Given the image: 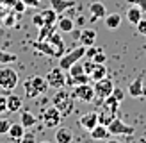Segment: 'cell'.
Segmentation results:
<instances>
[{
	"label": "cell",
	"instance_id": "cell-50",
	"mask_svg": "<svg viewBox=\"0 0 146 143\" xmlns=\"http://www.w3.org/2000/svg\"><path fill=\"white\" fill-rule=\"evenodd\" d=\"M39 143H50V141H48V140H43V141H39Z\"/></svg>",
	"mask_w": 146,
	"mask_h": 143
},
{
	"label": "cell",
	"instance_id": "cell-34",
	"mask_svg": "<svg viewBox=\"0 0 146 143\" xmlns=\"http://www.w3.org/2000/svg\"><path fill=\"white\" fill-rule=\"evenodd\" d=\"M91 59H93L94 63H96V64H105V61H107V55H105V52H104V50H98V52H96V54H94V55L91 57Z\"/></svg>",
	"mask_w": 146,
	"mask_h": 143
},
{
	"label": "cell",
	"instance_id": "cell-4",
	"mask_svg": "<svg viewBox=\"0 0 146 143\" xmlns=\"http://www.w3.org/2000/svg\"><path fill=\"white\" fill-rule=\"evenodd\" d=\"M73 97H75V100H80V102H84V104H89L94 100V88L89 84V82H86V84H77L75 88H73Z\"/></svg>",
	"mask_w": 146,
	"mask_h": 143
},
{
	"label": "cell",
	"instance_id": "cell-27",
	"mask_svg": "<svg viewBox=\"0 0 146 143\" xmlns=\"http://www.w3.org/2000/svg\"><path fill=\"white\" fill-rule=\"evenodd\" d=\"M55 25H52V23H43L41 27H39V34H38V41H45L50 34H52L54 31H55Z\"/></svg>",
	"mask_w": 146,
	"mask_h": 143
},
{
	"label": "cell",
	"instance_id": "cell-26",
	"mask_svg": "<svg viewBox=\"0 0 146 143\" xmlns=\"http://www.w3.org/2000/svg\"><path fill=\"white\" fill-rule=\"evenodd\" d=\"M34 48H36V50H39V52H43V54H48V55L55 57L54 47L50 45V43H48L46 39H45V41H36V43H34Z\"/></svg>",
	"mask_w": 146,
	"mask_h": 143
},
{
	"label": "cell",
	"instance_id": "cell-22",
	"mask_svg": "<svg viewBox=\"0 0 146 143\" xmlns=\"http://www.w3.org/2000/svg\"><path fill=\"white\" fill-rule=\"evenodd\" d=\"M109 129H107V125H102V124H98L96 127L91 131V138L93 140H107L109 138Z\"/></svg>",
	"mask_w": 146,
	"mask_h": 143
},
{
	"label": "cell",
	"instance_id": "cell-39",
	"mask_svg": "<svg viewBox=\"0 0 146 143\" xmlns=\"http://www.w3.org/2000/svg\"><path fill=\"white\" fill-rule=\"evenodd\" d=\"M82 64H84V72H86L87 75H89L91 72H93V68H94V64H96V63H94L93 59H87V61H86V63H82Z\"/></svg>",
	"mask_w": 146,
	"mask_h": 143
},
{
	"label": "cell",
	"instance_id": "cell-2",
	"mask_svg": "<svg viewBox=\"0 0 146 143\" xmlns=\"http://www.w3.org/2000/svg\"><path fill=\"white\" fill-rule=\"evenodd\" d=\"M82 57H86V47L84 45H78V47H75L73 50H70L68 54H62L59 57V66L64 72H68L71 64H75L77 61L82 59Z\"/></svg>",
	"mask_w": 146,
	"mask_h": 143
},
{
	"label": "cell",
	"instance_id": "cell-28",
	"mask_svg": "<svg viewBox=\"0 0 146 143\" xmlns=\"http://www.w3.org/2000/svg\"><path fill=\"white\" fill-rule=\"evenodd\" d=\"M16 61H18L16 54L5 52V50L0 48V64H11V63H16Z\"/></svg>",
	"mask_w": 146,
	"mask_h": 143
},
{
	"label": "cell",
	"instance_id": "cell-21",
	"mask_svg": "<svg viewBox=\"0 0 146 143\" xmlns=\"http://www.w3.org/2000/svg\"><path fill=\"white\" fill-rule=\"evenodd\" d=\"M25 134V127L21 125V124H11V127H9V131H7V136H9L11 140H14V141H20V138Z\"/></svg>",
	"mask_w": 146,
	"mask_h": 143
},
{
	"label": "cell",
	"instance_id": "cell-46",
	"mask_svg": "<svg viewBox=\"0 0 146 143\" xmlns=\"http://www.w3.org/2000/svg\"><path fill=\"white\" fill-rule=\"evenodd\" d=\"M2 2V5H9V7H13L14 4H16V0H0Z\"/></svg>",
	"mask_w": 146,
	"mask_h": 143
},
{
	"label": "cell",
	"instance_id": "cell-18",
	"mask_svg": "<svg viewBox=\"0 0 146 143\" xmlns=\"http://www.w3.org/2000/svg\"><path fill=\"white\" fill-rule=\"evenodd\" d=\"M121 25V14L119 13H111L105 16V27L109 31H116V29H119Z\"/></svg>",
	"mask_w": 146,
	"mask_h": 143
},
{
	"label": "cell",
	"instance_id": "cell-35",
	"mask_svg": "<svg viewBox=\"0 0 146 143\" xmlns=\"http://www.w3.org/2000/svg\"><path fill=\"white\" fill-rule=\"evenodd\" d=\"M9 127H11V122H9V120H7V118H0V136H2V134H7Z\"/></svg>",
	"mask_w": 146,
	"mask_h": 143
},
{
	"label": "cell",
	"instance_id": "cell-38",
	"mask_svg": "<svg viewBox=\"0 0 146 143\" xmlns=\"http://www.w3.org/2000/svg\"><path fill=\"white\" fill-rule=\"evenodd\" d=\"M112 95L116 97L121 102V100H125V91H123L121 88H118V86H114V90H112Z\"/></svg>",
	"mask_w": 146,
	"mask_h": 143
},
{
	"label": "cell",
	"instance_id": "cell-49",
	"mask_svg": "<svg viewBox=\"0 0 146 143\" xmlns=\"http://www.w3.org/2000/svg\"><path fill=\"white\" fill-rule=\"evenodd\" d=\"M4 16V9H2V2H0V18Z\"/></svg>",
	"mask_w": 146,
	"mask_h": 143
},
{
	"label": "cell",
	"instance_id": "cell-45",
	"mask_svg": "<svg viewBox=\"0 0 146 143\" xmlns=\"http://www.w3.org/2000/svg\"><path fill=\"white\" fill-rule=\"evenodd\" d=\"M4 23L7 25V27H11V25H14V14H9L5 20H4Z\"/></svg>",
	"mask_w": 146,
	"mask_h": 143
},
{
	"label": "cell",
	"instance_id": "cell-10",
	"mask_svg": "<svg viewBox=\"0 0 146 143\" xmlns=\"http://www.w3.org/2000/svg\"><path fill=\"white\" fill-rule=\"evenodd\" d=\"M46 41L54 47L55 57H61V55L64 54V41H62V38H61V34L57 32V29H55V31H54V32L46 38Z\"/></svg>",
	"mask_w": 146,
	"mask_h": 143
},
{
	"label": "cell",
	"instance_id": "cell-33",
	"mask_svg": "<svg viewBox=\"0 0 146 143\" xmlns=\"http://www.w3.org/2000/svg\"><path fill=\"white\" fill-rule=\"evenodd\" d=\"M68 72H70V77H77V75H82V74H86V72H84V64L80 63V61H77L75 64H71Z\"/></svg>",
	"mask_w": 146,
	"mask_h": 143
},
{
	"label": "cell",
	"instance_id": "cell-24",
	"mask_svg": "<svg viewBox=\"0 0 146 143\" xmlns=\"http://www.w3.org/2000/svg\"><path fill=\"white\" fill-rule=\"evenodd\" d=\"M21 104H23V102H21V98L18 95H9V97H7V111H9V113L20 111Z\"/></svg>",
	"mask_w": 146,
	"mask_h": 143
},
{
	"label": "cell",
	"instance_id": "cell-7",
	"mask_svg": "<svg viewBox=\"0 0 146 143\" xmlns=\"http://www.w3.org/2000/svg\"><path fill=\"white\" fill-rule=\"evenodd\" d=\"M109 132L111 134H116V136H132L134 134V127L132 125H127L123 120H119L118 116H116L111 124L107 125Z\"/></svg>",
	"mask_w": 146,
	"mask_h": 143
},
{
	"label": "cell",
	"instance_id": "cell-5",
	"mask_svg": "<svg viewBox=\"0 0 146 143\" xmlns=\"http://www.w3.org/2000/svg\"><path fill=\"white\" fill-rule=\"evenodd\" d=\"M46 81H48V86L50 88H55V90H61L66 86V75H64V70L61 66L57 68H52L46 74Z\"/></svg>",
	"mask_w": 146,
	"mask_h": 143
},
{
	"label": "cell",
	"instance_id": "cell-44",
	"mask_svg": "<svg viewBox=\"0 0 146 143\" xmlns=\"http://www.w3.org/2000/svg\"><path fill=\"white\" fill-rule=\"evenodd\" d=\"M23 2H25V5H27V7H39L41 0H23Z\"/></svg>",
	"mask_w": 146,
	"mask_h": 143
},
{
	"label": "cell",
	"instance_id": "cell-30",
	"mask_svg": "<svg viewBox=\"0 0 146 143\" xmlns=\"http://www.w3.org/2000/svg\"><path fill=\"white\" fill-rule=\"evenodd\" d=\"M119 100L118 98H116L114 95H109L107 98H104V106H107L109 107V109H112V111H116V113H118V107H119Z\"/></svg>",
	"mask_w": 146,
	"mask_h": 143
},
{
	"label": "cell",
	"instance_id": "cell-20",
	"mask_svg": "<svg viewBox=\"0 0 146 143\" xmlns=\"http://www.w3.org/2000/svg\"><path fill=\"white\" fill-rule=\"evenodd\" d=\"M20 124L23 125L25 129H31V127H34L36 124H38V118H36L31 111H21V114H20Z\"/></svg>",
	"mask_w": 146,
	"mask_h": 143
},
{
	"label": "cell",
	"instance_id": "cell-41",
	"mask_svg": "<svg viewBox=\"0 0 146 143\" xmlns=\"http://www.w3.org/2000/svg\"><path fill=\"white\" fill-rule=\"evenodd\" d=\"M135 27H137V32H139V34H144L146 36V18H143Z\"/></svg>",
	"mask_w": 146,
	"mask_h": 143
},
{
	"label": "cell",
	"instance_id": "cell-51",
	"mask_svg": "<svg viewBox=\"0 0 146 143\" xmlns=\"http://www.w3.org/2000/svg\"><path fill=\"white\" fill-rule=\"evenodd\" d=\"M139 143H146V140H141V141H139Z\"/></svg>",
	"mask_w": 146,
	"mask_h": 143
},
{
	"label": "cell",
	"instance_id": "cell-40",
	"mask_svg": "<svg viewBox=\"0 0 146 143\" xmlns=\"http://www.w3.org/2000/svg\"><path fill=\"white\" fill-rule=\"evenodd\" d=\"M25 7H27V5H25V2H23V0H16V4L13 5V9L16 11V13H20V14H21V13L25 11Z\"/></svg>",
	"mask_w": 146,
	"mask_h": 143
},
{
	"label": "cell",
	"instance_id": "cell-14",
	"mask_svg": "<svg viewBox=\"0 0 146 143\" xmlns=\"http://www.w3.org/2000/svg\"><path fill=\"white\" fill-rule=\"evenodd\" d=\"M75 4H77V0H50V5H52V9H54L57 14L66 13V11L71 9Z\"/></svg>",
	"mask_w": 146,
	"mask_h": 143
},
{
	"label": "cell",
	"instance_id": "cell-13",
	"mask_svg": "<svg viewBox=\"0 0 146 143\" xmlns=\"http://www.w3.org/2000/svg\"><path fill=\"white\" fill-rule=\"evenodd\" d=\"M78 43L84 47H91L94 45V41H96V31L94 29H84L82 32H78Z\"/></svg>",
	"mask_w": 146,
	"mask_h": 143
},
{
	"label": "cell",
	"instance_id": "cell-23",
	"mask_svg": "<svg viewBox=\"0 0 146 143\" xmlns=\"http://www.w3.org/2000/svg\"><path fill=\"white\" fill-rule=\"evenodd\" d=\"M107 74H109V70H107L105 64H94V68L89 74V77H91V81H100V79L107 77Z\"/></svg>",
	"mask_w": 146,
	"mask_h": 143
},
{
	"label": "cell",
	"instance_id": "cell-16",
	"mask_svg": "<svg viewBox=\"0 0 146 143\" xmlns=\"http://www.w3.org/2000/svg\"><path fill=\"white\" fill-rule=\"evenodd\" d=\"M116 111H112V109H109L107 106H104L102 107V111L98 113V124H102V125H109L111 122L116 118Z\"/></svg>",
	"mask_w": 146,
	"mask_h": 143
},
{
	"label": "cell",
	"instance_id": "cell-32",
	"mask_svg": "<svg viewBox=\"0 0 146 143\" xmlns=\"http://www.w3.org/2000/svg\"><path fill=\"white\" fill-rule=\"evenodd\" d=\"M23 88H25V97H27V98H36V97L39 95V91L32 86L31 79H29V81H25V86H23Z\"/></svg>",
	"mask_w": 146,
	"mask_h": 143
},
{
	"label": "cell",
	"instance_id": "cell-19",
	"mask_svg": "<svg viewBox=\"0 0 146 143\" xmlns=\"http://www.w3.org/2000/svg\"><path fill=\"white\" fill-rule=\"evenodd\" d=\"M127 18L130 23H134L137 25L139 21L143 20V11H141V7L139 5H132V7H128V11H127Z\"/></svg>",
	"mask_w": 146,
	"mask_h": 143
},
{
	"label": "cell",
	"instance_id": "cell-37",
	"mask_svg": "<svg viewBox=\"0 0 146 143\" xmlns=\"http://www.w3.org/2000/svg\"><path fill=\"white\" fill-rule=\"evenodd\" d=\"M32 23H34L36 27H41L43 23H45V18H43L41 13H38V14H34V16H32Z\"/></svg>",
	"mask_w": 146,
	"mask_h": 143
},
{
	"label": "cell",
	"instance_id": "cell-8",
	"mask_svg": "<svg viewBox=\"0 0 146 143\" xmlns=\"http://www.w3.org/2000/svg\"><path fill=\"white\" fill-rule=\"evenodd\" d=\"M61 120H62V116H61V113H59V109H57L55 106L48 107V109H45V113H43V125L48 127V129L59 127Z\"/></svg>",
	"mask_w": 146,
	"mask_h": 143
},
{
	"label": "cell",
	"instance_id": "cell-3",
	"mask_svg": "<svg viewBox=\"0 0 146 143\" xmlns=\"http://www.w3.org/2000/svg\"><path fill=\"white\" fill-rule=\"evenodd\" d=\"M18 81H20V77H18L16 70H13L9 66L0 68V88H4L7 91H13L18 86Z\"/></svg>",
	"mask_w": 146,
	"mask_h": 143
},
{
	"label": "cell",
	"instance_id": "cell-47",
	"mask_svg": "<svg viewBox=\"0 0 146 143\" xmlns=\"http://www.w3.org/2000/svg\"><path fill=\"white\" fill-rule=\"evenodd\" d=\"M77 23H78V25H84V23H86V18H84V16L77 18V20H75V25H77Z\"/></svg>",
	"mask_w": 146,
	"mask_h": 143
},
{
	"label": "cell",
	"instance_id": "cell-1",
	"mask_svg": "<svg viewBox=\"0 0 146 143\" xmlns=\"http://www.w3.org/2000/svg\"><path fill=\"white\" fill-rule=\"evenodd\" d=\"M52 102H54V106L57 107V109H59L61 116L68 118L73 113V107H75V97H73V93H70L68 90L61 88V90H57L55 97L52 98Z\"/></svg>",
	"mask_w": 146,
	"mask_h": 143
},
{
	"label": "cell",
	"instance_id": "cell-6",
	"mask_svg": "<svg viewBox=\"0 0 146 143\" xmlns=\"http://www.w3.org/2000/svg\"><path fill=\"white\" fill-rule=\"evenodd\" d=\"M94 95H96L100 100L107 98L109 95H112V90H114V82L111 81L109 77H104L100 81H94Z\"/></svg>",
	"mask_w": 146,
	"mask_h": 143
},
{
	"label": "cell",
	"instance_id": "cell-12",
	"mask_svg": "<svg viewBox=\"0 0 146 143\" xmlns=\"http://www.w3.org/2000/svg\"><path fill=\"white\" fill-rule=\"evenodd\" d=\"M89 14H91V20H100V18H105L107 16V9L105 5L100 2V0H94V2L89 4Z\"/></svg>",
	"mask_w": 146,
	"mask_h": 143
},
{
	"label": "cell",
	"instance_id": "cell-15",
	"mask_svg": "<svg viewBox=\"0 0 146 143\" xmlns=\"http://www.w3.org/2000/svg\"><path fill=\"white\" fill-rule=\"evenodd\" d=\"M55 141L57 143H73V132L70 127H61L55 131Z\"/></svg>",
	"mask_w": 146,
	"mask_h": 143
},
{
	"label": "cell",
	"instance_id": "cell-17",
	"mask_svg": "<svg viewBox=\"0 0 146 143\" xmlns=\"http://www.w3.org/2000/svg\"><path fill=\"white\" fill-rule=\"evenodd\" d=\"M55 27L59 29L61 32H73V31H75V20L68 18V16H61L59 20H57Z\"/></svg>",
	"mask_w": 146,
	"mask_h": 143
},
{
	"label": "cell",
	"instance_id": "cell-42",
	"mask_svg": "<svg viewBox=\"0 0 146 143\" xmlns=\"http://www.w3.org/2000/svg\"><path fill=\"white\" fill-rule=\"evenodd\" d=\"M7 111V97H2L0 95V114Z\"/></svg>",
	"mask_w": 146,
	"mask_h": 143
},
{
	"label": "cell",
	"instance_id": "cell-29",
	"mask_svg": "<svg viewBox=\"0 0 146 143\" xmlns=\"http://www.w3.org/2000/svg\"><path fill=\"white\" fill-rule=\"evenodd\" d=\"M41 14H43V18H45V23H52V25H55L57 23V13L50 7V9H45V11H41Z\"/></svg>",
	"mask_w": 146,
	"mask_h": 143
},
{
	"label": "cell",
	"instance_id": "cell-9",
	"mask_svg": "<svg viewBox=\"0 0 146 143\" xmlns=\"http://www.w3.org/2000/svg\"><path fill=\"white\" fill-rule=\"evenodd\" d=\"M78 125L82 127V129H86V131L91 132L93 129L98 125V113H96V111H91V113L82 114V116L78 118Z\"/></svg>",
	"mask_w": 146,
	"mask_h": 143
},
{
	"label": "cell",
	"instance_id": "cell-31",
	"mask_svg": "<svg viewBox=\"0 0 146 143\" xmlns=\"http://www.w3.org/2000/svg\"><path fill=\"white\" fill-rule=\"evenodd\" d=\"M89 75L87 74H82V75H77V77H70V79H66V84L70 82V84H73V86H77V84H86V82H89Z\"/></svg>",
	"mask_w": 146,
	"mask_h": 143
},
{
	"label": "cell",
	"instance_id": "cell-36",
	"mask_svg": "<svg viewBox=\"0 0 146 143\" xmlns=\"http://www.w3.org/2000/svg\"><path fill=\"white\" fill-rule=\"evenodd\" d=\"M20 143H36V136H34V132H25V134L20 138Z\"/></svg>",
	"mask_w": 146,
	"mask_h": 143
},
{
	"label": "cell",
	"instance_id": "cell-25",
	"mask_svg": "<svg viewBox=\"0 0 146 143\" xmlns=\"http://www.w3.org/2000/svg\"><path fill=\"white\" fill-rule=\"evenodd\" d=\"M31 82H32L34 88L39 91V95H41V93H45V91L50 88V86H48V81H46V79H43V77H39V75L32 77V79H31Z\"/></svg>",
	"mask_w": 146,
	"mask_h": 143
},
{
	"label": "cell",
	"instance_id": "cell-11",
	"mask_svg": "<svg viewBox=\"0 0 146 143\" xmlns=\"http://www.w3.org/2000/svg\"><path fill=\"white\" fill-rule=\"evenodd\" d=\"M128 95L134 97V98H139V97H144L146 95V90H144V86H143V75H139L135 81L130 82V86H128Z\"/></svg>",
	"mask_w": 146,
	"mask_h": 143
},
{
	"label": "cell",
	"instance_id": "cell-43",
	"mask_svg": "<svg viewBox=\"0 0 146 143\" xmlns=\"http://www.w3.org/2000/svg\"><path fill=\"white\" fill-rule=\"evenodd\" d=\"M128 2H132V4H135V5H139V7H141V11L146 13V0H128Z\"/></svg>",
	"mask_w": 146,
	"mask_h": 143
},
{
	"label": "cell",
	"instance_id": "cell-48",
	"mask_svg": "<svg viewBox=\"0 0 146 143\" xmlns=\"http://www.w3.org/2000/svg\"><path fill=\"white\" fill-rule=\"evenodd\" d=\"M105 143H121V141H118V140H107Z\"/></svg>",
	"mask_w": 146,
	"mask_h": 143
}]
</instances>
